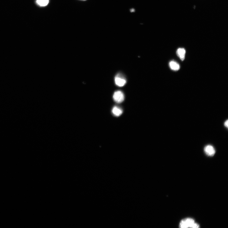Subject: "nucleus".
Returning <instances> with one entry per match:
<instances>
[{
    "label": "nucleus",
    "instance_id": "11",
    "mask_svg": "<svg viewBox=\"0 0 228 228\" xmlns=\"http://www.w3.org/2000/svg\"><path fill=\"white\" fill-rule=\"evenodd\" d=\"M81 1H86V0H81Z\"/></svg>",
    "mask_w": 228,
    "mask_h": 228
},
{
    "label": "nucleus",
    "instance_id": "10",
    "mask_svg": "<svg viewBox=\"0 0 228 228\" xmlns=\"http://www.w3.org/2000/svg\"><path fill=\"white\" fill-rule=\"evenodd\" d=\"M135 10L134 9H132L130 10V12H135Z\"/></svg>",
    "mask_w": 228,
    "mask_h": 228
},
{
    "label": "nucleus",
    "instance_id": "1",
    "mask_svg": "<svg viewBox=\"0 0 228 228\" xmlns=\"http://www.w3.org/2000/svg\"><path fill=\"white\" fill-rule=\"evenodd\" d=\"M179 227L181 228H198L199 225L196 223L194 220L191 218H187L181 220L180 223Z\"/></svg>",
    "mask_w": 228,
    "mask_h": 228
},
{
    "label": "nucleus",
    "instance_id": "6",
    "mask_svg": "<svg viewBox=\"0 0 228 228\" xmlns=\"http://www.w3.org/2000/svg\"><path fill=\"white\" fill-rule=\"evenodd\" d=\"M169 66L171 69L174 71H177L179 70L180 66L177 63L174 61H172L169 63Z\"/></svg>",
    "mask_w": 228,
    "mask_h": 228
},
{
    "label": "nucleus",
    "instance_id": "5",
    "mask_svg": "<svg viewBox=\"0 0 228 228\" xmlns=\"http://www.w3.org/2000/svg\"><path fill=\"white\" fill-rule=\"evenodd\" d=\"M185 50L184 48H179L176 51V54H177L178 56L182 61L185 60Z\"/></svg>",
    "mask_w": 228,
    "mask_h": 228
},
{
    "label": "nucleus",
    "instance_id": "7",
    "mask_svg": "<svg viewBox=\"0 0 228 228\" xmlns=\"http://www.w3.org/2000/svg\"><path fill=\"white\" fill-rule=\"evenodd\" d=\"M113 114L116 116H119L122 113V110L120 107H113L112 110Z\"/></svg>",
    "mask_w": 228,
    "mask_h": 228
},
{
    "label": "nucleus",
    "instance_id": "4",
    "mask_svg": "<svg viewBox=\"0 0 228 228\" xmlns=\"http://www.w3.org/2000/svg\"><path fill=\"white\" fill-rule=\"evenodd\" d=\"M204 151L206 155L210 157L214 156L216 153L214 147L210 145L206 146L204 148Z\"/></svg>",
    "mask_w": 228,
    "mask_h": 228
},
{
    "label": "nucleus",
    "instance_id": "3",
    "mask_svg": "<svg viewBox=\"0 0 228 228\" xmlns=\"http://www.w3.org/2000/svg\"><path fill=\"white\" fill-rule=\"evenodd\" d=\"M114 101L118 104L123 101L124 99L123 93L121 91H117L114 92L113 96Z\"/></svg>",
    "mask_w": 228,
    "mask_h": 228
},
{
    "label": "nucleus",
    "instance_id": "2",
    "mask_svg": "<svg viewBox=\"0 0 228 228\" xmlns=\"http://www.w3.org/2000/svg\"><path fill=\"white\" fill-rule=\"evenodd\" d=\"M114 80L116 85L120 87L124 86L127 83L125 78L121 73H118L116 76Z\"/></svg>",
    "mask_w": 228,
    "mask_h": 228
},
{
    "label": "nucleus",
    "instance_id": "8",
    "mask_svg": "<svg viewBox=\"0 0 228 228\" xmlns=\"http://www.w3.org/2000/svg\"><path fill=\"white\" fill-rule=\"evenodd\" d=\"M49 2V0H36V3L39 6L44 7L47 6Z\"/></svg>",
    "mask_w": 228,
    "mask_h": 228
},
{
    "label": "nucleus",
    "instance_id": "9",
    "mask_svg": "<svg viewBox=\"0 0 228 228\" xmlns=\"http://www.w3.org/2000/svg\"><path fill=\"white\" fill-rule=\"evenodd\" d=\"M228 120H226V121L224 123V126H225V127H226V128H228Z\"/></svg>",
    "mask_w": 228,
    "mask_h": 228
}]
</instances>
